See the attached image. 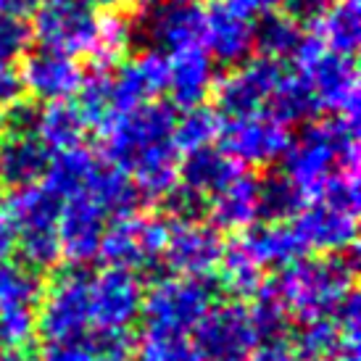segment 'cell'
I'll use <instances>...</instances> for the list:
<instances>
[{
    "instance_id": "ac0fdd59",
    "label": "cell",
    "mask_w": 361,
    "mask_h": 361,
    "mask_svg": "<svg viewBox=\"0 0 361 361\" xmlns=\"http://www.w3.org/2000/svg\"><path fill=\"white\" fill-rule=\"evenodd\" d=\"M82 66L74 56L37 48L21 59V85L35 101L40 103H61L77 95L82 82Z\"/></svg>"
},
{
    "instance_id": "ab89813d",
    "label": "cell",
    "mask_w": 361,
    "mask_h": 361,
    "mask_svg": "<svg viewBox=\"0 0 361 361\" xmlns=\"http://www.w3.org/2000/svg\"><path fill=\"white\" fill-rule=\"evenodd\" d=\"M264 282V271L253 264L245 253L238 248V243H230L224 248V256H221L219 264V288L230 293V295H238V298H248L261 288Z\"/></svg>"
},
{
    "instance_id": "db71d44e",
    "label": "cell",
    "mask_w": 361,
    "mask_h": 361,
    "mask_svg": "<svg viewBox=\"0 0 361 361\" xmlns=\"http://www.w3.org/2000/svg\"><path fill=\"white\" fill-rule=\"evenodd\" d=\"M0 132H3V111H0Z\"/></svg>"
},
{
    "instance_id": "b9f144b4",
    "label": "cell",
    "mask_w": 361,
    "mask_h": 361,
    "mask_svg": "<svg viewBox=\"0 0 361 361\" xmlns=\"http://www.w3.org/2000/svg\"><path fill=\"white\" fill-rule=\"evenodd\" d=\"M161 206H164V219L171 221V224H185V221H203L206 214H209V201L198 195L195 190L185 188V185H174L164 198H161Z\"/></svg>"
},
{
    "instance_id": "5b68a950",
    "label": "cell",
    "mask_w": 361,
    "mask_h": 361,
    "mask_svg": "<svg viewBox=\"0 0 361 361\" xmlns=\"http://www.w3.org/2000/svg\"><path fill=\"white\" fill-rule=\"evenodd\" d=\"M219 285L211 277L164 274L142 293V327L190 335L201 317L216 303Z\"/></svg>"
},
{
    "instance_id": "816d5d0a",
    "label": "cell",
    "mask_w": 361,
    "mask_h": 361,
    "mask_svg": "<svg viewBox=\"0 0 361 361\" xmlns=\"http://www.w3.org/2000/svg\"><path fill=\"white\" fill-rule=\"evenodd\" d=\"M103 361H130L127 356H109V359H103Z\"/></svg>"
},
{
    "instance_id": "e0dca14e",
    "label": "cell",
    "mask_w": 361,
    "mask_h": 361,
    "mask_svg": "<svg viewBox=\"0 0 361 361\" xmlns=\"http://www.w3.org/2000/svg\"><path fill=\"white\" fill-rule=\"evenodd\" d=\"M109 224L111 219L87 195H71L69 201L61 203L59 214L61 259H66L71 267H87L98 259L103 232Z\"/></svg>"
},
{
    "instance_id": "7402d4cb",
    "label": "cell",
    "mask_w": 361,
    "mask_h": 361,
    "mask_svg": "<svg viewBox=\"0 0 361 361\" xmlns=\"http://www.w3.org/2000/svg\"><path fill=\"white\" fill-rule=\"evenodd\" d=\"M166 59H169L166 92L171 98V106L185 111L206 103L216 85V66H214V59L203 51V45L166 56Z\"/></svg>"
},
{
    "instance_id": "bcb514c9",
    "label": "cell",
    "mask_w": 361,
    "mask_h": 361,
    "mask_svg": "<svg viewBox=\"0 0 361 361\" xmlns=\"http://www.w3.org/2000/svg\"><path fill=\"white\" fill-rule=\"evenodd\" d=\"M243 11H248L253 19H261V16H269L282 6V0H235Z\"/></svg>"
},
{
    "instance_id": "d4e9b609",
    "label": "cell",
    "mask_w": 361,
    "mask_h": 361,
    "mask_svg": "<svg viewBox=\"0 0 361 361\" xmlns=\"http://www.w3.org/2000/svg\"><path fill=\"white\" fill-rule=\"evenodd\" d=\"M240 171V164L232 161L219 145H206V148L185 153V159H180L177 182L195 190L198 195H203L209 201L221 188H227Z\"/></svg>"
},
{
    "instance_id": "f1b7e54d",
    "label": "cell",
    "mask_w": 361,
    "mask_h": 361,
    "mask_svg": "<svg viewBox=\"0 0 361 361\" xmlns=\"http://www.w3.org/2000/svg\"><path fill=\"white\" fill-rule=\"evenodd\" d=\"M90 124L85 121L80 109L69 101L61 103H42L40 116H37V137H40L53 153L80 148L87 137Z\"/></svg>"
},
{
    "instance_id": "c3c4849f",
    "label": "cell",
    "mask_w": 361,
    "mask_h": 361,
    "mask_svg": "<svg viewBox=\"0 0 361 361\" xmlns=\"http://www.w3.org/2000/svg\"><path fill=\"white\" fill-rule=\"evenodd\" d=\"M40 0H8V11H13V13H27V11H35V6H37Z\"/></svg>"
},
{
    "instance_id": "d590c367",
    "label": "cell",
    "mask_w": 361,
    "mask_h": 361,
    "mask_svg": "<svg viewBox=\"0 0 361 361\" xmlns=\"http://www.w3.org/2000/svg\"><path fill=\"white\" fill-rule=\"evenodd\" d=\"M77 109L85 116L87 124L101 127L103 121L114 116V82H111V66H92L82 74V82L77 87Z\"/></svg>"
},
{
    "instance_id": "e575fe53",
    "label": "cell",
    "mask_w": 361,
    "mask_h": 361,
    "mask_svg": "<svg viewBox=\"0 0 361 361\" xmlns=\"http://www.w3.org/2000/svg\"><path fill=\"white\" fill-rule=\"evenodd\" d=\"M306 206V195L285 171L259 180V221H293Z\"/></svg>"
},
{
    "instance_id": "8d00e7d4",
    "label": "cell",
    "mask_w": 361,
    "mask_h": 361,
    "mask_svg": "<svg viewBox=\"0 0 361 361\" xmlns=\"http://www.w3.org/2000/svg\"><path fill=\"white\" fill-rule=\"evenodd\" d=\"M219 132V114L214 109H209L206 103L185 109L182 114H177L174 121V145L180 153H190L206 145H214Z\"/></svg>"
},
{
    "instance_id": "f35d334b",
    "label": "cell",
    "mask_w": 361,
    "mask_h": 361,
    "mask_svg": "<svg viewBox=\"0 0 361 361\" xmlns=\"http://www.w3.org/2000/svg\"><path fill=\"white\" fill-rule=\"evenodd\" d=\"M135 353H137V361H198L190 335L153 330V327L140 330Z\"/></svg>"
},
{
    "instance_id": "3957f363",
    "label": "cell",
    "mask_w": 361,
    "mask_h": 361,
    "mask_svg": "<svg viewBox=\"0 0 361 361\" xmlns=\"http://www.w3.org/2000/svg\"><path fill=\"white\" fill-rule=\"evenodd\" d=\"M359 274L356 245L341 253H327L324 259L295 261L280 269L277 277H269L274 293L280 295L293 319H317L338 311L348 293H353V280Z\"/></svg>"
},
{
    "instance_id": "cb8c5ba5",
    "label": "cell",
    "mask_w": 361,
    "mask_h": 361,
    "mask_svg": "<svg viewBox=\"0 0 361 361\" xmlns=\"http://www.w3.org/2000/svg\"><path fill=\"white\" fill-rule=\"evenodd\" d=\"M80 192L87 195L111 221L135 216L142 203H145L137 185L124 171L114 169L106 161L95 164V169H92V174L87 177V182H85V188Z\"/></svg>"
},
{
    "instance_id": "484cf974",
    "label": "cell",
    "mask_w": 361,
    "mask_h": 361,
    "mask_svg": "<svg viewBox=\"0 0 361 361\" xmlns=\"http://www.w3.org/2000/svg\"><path fill=\"white\" fill-rule=\"evenodd\" d=\"M209 216L216 230L243 232L259 221V177L240 171L235 180L209 198Z\"/></svg>"
},
{
    "instance_id": "d6986e66",
    "label": "cell",
    "mask_w": 361,
    "mask_h": 361,
    "mask_svg": "<svg viewBox=\"0 0 361 361\" xmlns=\"http://www.w3.org/2000/svg\"><path fill=\"white\" fill-rule=\"evenodd\" d=\"M293 227L301 235L309 253H341L356 243V214L322 198H306V206L293 219Z\"/></svg>"
},
{
    "instance_id": "11a10c76",
    "label": "cell",
    "mask_w": 361,
    "mask_h": 361,
    "mask_svg": "<svg viewBox=\"0 0 361 361\" xmlns=\"http://www.w3.org/2000/svg\"><path fill=\"white\" fill-rule=\"evenodd\" d=\"M140 3H151V0H140Z\"/></svg>"
},
{
    "instance_id": "f5cc1de1",
    "label": "cell",
    "mask_w": 361,
    "mask_h": 361,
    "mask_svg": "<svg viewBox=\"0 0 361 361\" xmlns=\"http://www.w3.org/2000/svg\"><path fill=\"white\" fill-rule=\"evenodd\" d=\"M0 11H8V0H0Z\"/></svg>"
},
{
    "instance_id": "603a6c76",
    "label": "cell",
    "mask_w": 361,
    "mask_h": 361,
    "mask_svg": "<svg viewBox=\"0 0 361 361\" xmlns=\"http://www.w3.org/2000/svg\"><path fill=\"white\" fill-rule=\"evenodd\" d=\"M53 151L37 135H8L0 137V185L6 190H19L42 182Z\"/></svg>"
},
{
    "instance_id": "7bdbcfd3",
    "label": "cell",
    "mask_w": 361,
    "mask_h": 361,
    "mask_svg": "<svg viewBox=\"0 0 361 361\" xmlns=\"http://www.w3.org/2000/svg\"><path fill=\"white\" fill-rule=\"evenodd\" d=\"M37 335V314H0V353L27 351Z\"/></svg>"
},
{
    "instance_id": "2e32d148",
    "label": "cell",
    "mask_w": 361,
    "mask_h": 361,
    "mask_svg": "<svg viewBox=\"0 0 361 361\" xmlns=\"http://www.w3.org/2000/svg\"><path fill=\"white\" fill-rule=\"evenodd\" d=\"M256 24L259 19H253L235 0H211L209 8H203V51L219 63L238 66L251 59Z\"/></svg>"
},
{
    "instance_id": "5bb4252c",
    "label": "cell",
    "mask_w": 361,
    "mask_h": 361,
    "mask_svg": "<svg viewBox=\"0 0 361 361\" xmlns=\"http://www.w3.org/2000/svg\"><path fill=\"white\" fill-rule=\"evenodd\" d=\"M285 74H288V69L280 61L264 59V56L243 61L227 77H221L214 85V92H211L214 95V111L221 119L264 111L274 87L280 85Z\"/></svg>"
},
{
    "instance_id": "83f0119b",
    "label": "cell",
    "mask_w": 361,
    "mask_h": 361,
    "mask_svg": "<svg viewBox=\"0 0 361 361\" xmlns=\"http://www.w3.org/2000/svg\"><path fill=\"white\" fill-rule=\"evenodd\" d=\"M42 295V271L24 261H0V314H37Z\"/></svg>"
},
{
    "instance_id": "7dc6e473",
    "label": "cell",
    "mask_w": 361,
    "mask_h": 361,
    "mask_svg": "<svg viewBox=\"0 0 361 361\" xmlns=\"http://www.w3.org/2000/svg\"><path fill=\"white\" fill-rule=\"evenodd\" d=\"M13 251H16V235H13L8 219L0 214V261H8Z\"/></svg>"
},
{
    "instance_id": "4dcf8cb0",
    "label": "cell",
    "mask_w": 361,
    "mask_h": 361,
    "mask_svg": "<svg viewBox=\"0 0 361 361\" xmlns=\"http://www.w3.org/2000/svg\"><path fill=\"white\" fill-rule=\"evenodd\" d=\"M95 153H90L87 148H69V151H59L53 153L51 164H48V171L42 177V185L59 198L61 203L69 201L71 195L85 188L87 177L95 169Z\"/></svg>"
},
{
    "instance_id": "7a4b0ae2",
    "label": "cell",
    "mask_w": 361,
    "mask_h": 361,
    "mask_svg": "<svg viewBox=\"0 0 361 361\" xmlns=\"http://www.w3.org/2000/svg\"><path fill=\"white\" fill-rule=\"evenodd\" d=\"M285 174L309 198L335 174L359 169V116H330L309 121L282 153Z\"/></svg>"
},
{
    "instance_id": "681fc988",
    "label": "cell",
    "mask_w": 361,
    "mask_h": 361,
    "mask_svg": "<svg viewBox=\"0 0 361 361\" xmlns=\"http://www.w3.org/2000/svg\"><path fill=\"white\" fill-rule=\"evenodd\" d=\"M0 361H37V359H32L27 351H19V353H0Z\"/></svg>"
},
{
    "instance_id": "7c38bea8",
    "label": "cell",
    "mask_w": 361,
    "mask_h": 361,
    "mask_svg": "<svg viewBox=\"0 0 361 361\" xmlns=\"http://www.w3.org/2000/svg\"><path fill=\"white\" fill-rule=\"evenodd\" d=\"M219 148L240 166H269L288 148L290 132L277 119H271L267 111L245 114V116H219V132H216Z\"/></svg>"
},
{
    "instance_id": "ffe728a7",
    "label": "cell",
    "mask_w": 361,
    "mask_h": 361,
    "mask_svg": "<svg viewBox=\"0 0 361 361\" xmlns=\"http://www.w3.org/2000/svg\"><path fill=\"white\" fill-rule=\"evenodd\" d=\"M166 77H169V59L161 53L145 51L140 59L119 61L116 69H111L114 114L156 101L161 92H166Z\"/></svg>"
},
{
    "instance_id": "d6a6232c",
    "label": "cell",
    "mask_w": 361,
    "mask_h": 361,
    "mask_svg": "<svg viewBox=\"0 0 361 361\" xmlns=\"http://www.w3.org/2000/svg\"><path fill=\"white\" fill-rule=\"evenodd\" d=\"M306 37H309L306 30L293 24L285 13H269V16H261L259 24H256L253 48H259L264 59L285 63V61H295Z\"/></svg>"
},
{
    "instance_id": "ee69618b",
    "label": "cell",
    "mask_w": 361,
    "mask_h": 361,
    "mask_svg": "<svg viewBox=\"0 0 361 361\" xmlns=\"http://www.w3.org/2000/svg\"><path fill=\"white\" fill-rule=\"evenodd\" d=\"M332 6V0H282V13L298 24L301 30L309 27H319V21L324 19L327 8Z\"/></svg>"
},
{
    "instance_id": "f6af8a7d",
    "label": "cell",
    "mask_w": 361,
    "mask_h": 361,
    "mask_svg": "<svg viewBox=\"0 0 361 361\" xmlns=\"http://www.w3.org/2000/svg\"><path fill=\"white\" fill-rule=\"evenodd\" d=\"M21 95H24V85H21L19 71L8 63H0V111L19 103Z\"/></svg>"
},
{
    "instance_id": "4fadbf2b",
    "label": "cell",
    "mask_w": 361,
    "mask_h": 361,
    "mask_svg": "<svg viewBox=\"0 0 361 361\" xmlns=\"http://www.w3.org/2000/svg\"><path fill=\"white\" fill-rule=\"evenodd\" d=\"M142 282L137 274L124 269L95 271L90 280L92 330L116 338H130V330L140 319Z\"/></svg>"
},
{
    "instance_id": "836d02e7",
    "label": "cell",
    "mask_w": 361,
    "mask_h": 361,
    "mask_svg": "<svg viewBox=\"0 0 361 361\" xmlns=\"http://www.w3.org/2000/svg\"><path fill=\"white\" fill-rule=\"evenodd\" d=\"M317 30H319L317 37L327 51L353 59L361 42V16L356 0H341L330 6Z\"/></svg>"
},
{
    "instance_id": "6da1fadb",
    "label": "cell",
    "mask_w": 361,
    "mask_h": 361,
    "mask_svg": "<svg viewBox=\"0 0 361 361\" xmlns=\"http://www.w3.org/2000/svg\"><path fill=\"white\" fill-rule=\"evenodd\" d=\"M177 109L166 101H148L114 114L101 127L106 164L124 171L145 201H161L177 185L180 151L174 145Z\"/></svg>"
},
{
    "instance_id": "52a82bcc",
    "label": "cell",
    "mask_w": 361,
    "mask_h": 361,
    "mask_svg": "<svg viewBox=\"0 0 361 361\" xmlns=\"http://www.w3.org/2000/svg\"><path fill=\"white\" fill-rule=\"evenodd\" d=\"M293 63L314 92L319 111H330L332 116H359V74L353 59L327 51L319 37H306Z\"/></svg>"
},
{
    "instance_id": "30bf717a",
    "label": "cell",
    "mask_w": 361,
    "mask_h": 361,
    "mask_svg": "<svg viewBox=\"0 0 361 361\" xmlns=\"http://www.w3.org/2000/svg\"><path fill=\"white\" fill-rule=\"evenodd\" d=\"M90 280L92 271L85 267H71L56 274L51 288H45L37 309V335L42 341L69 338L92 330Z\"/></svg>"
},
{
    "instance_id": "9a60e30c",
    "label": "cell",
    "mask_w": 361,
    "mask_h": 361,
    "mask_svg": "<svg viewBox=\"0 0 361 361\" xmlns=\"http://www.w3.org/2000/svg\"><path fill=\"white\" fill-rule=\"evenodd\" d=\"M227 243L221 230L206 221H185L171 224L164 245V269L177 277H211L219 269Z\"/></svg>"
},
{
    "instance_id": "4316f807",
    "label": "cell",
    "mask_w": 361,
    "mask_h": 361,
    "mask_svg": "<svg viewBox=\"0 0 361 361\" xmlns=\"http://www.w3.org/2000/svg\"><path fill=\"white\" fill-rule=\"evenodd\" d=\"M109 356H130V338L87 330L69 338L42 341L37 361H103Z\"/></svg>"
},
{
    "instance_id": "f546056e",
    "label": "cell",
    "mask_w": 361,
    "mask_h": 361,
    "mask_svg": "<svg viewBox=\"0 0 361 361\" xmlns=\"http://www.w3.org/2000/svg\"><path fill=\"white\" fill-rule=\"evenodd\" d=\"M264 111L271 119L280 121L282 127H303V124L314 121V116L319 114V103H317L314 92L309 90V85L303 82L301 74L288 71L280 80V85L274 87Z\"/></svg>"
},
{
    "instance_id": "8992f818",
    "label": "cell",
    "mask_w": 361,
    "mask_h": 361,
    "mask_svg": "<svg viewBox=\"0 0 361 361\" xmlns=\"http://www.w3.org/2000/svg\"><path fill=\"white\" fill-rule=\"evenodd\" d=\"M169 235V221L164 216H127V219L111 221L103 232L98 259L106 261L111 269H124L132 274H148L164 277V245Z\"/></svg>"
},
{
    "instance_id": "60d3db41",
    "label": "cell",
    "mask_w": 361,
    "mask_h": 361,
    "mask_svg": "<svg viewBox=\"0 0 361 361\" xmlns=\"http://www.w3.org/2000/svg\"><path fill=\"white\" fill-rule=\"evenodd\" d=\"M32 48V27L21 13L0 11V63L13 66Z\"/></svg>"
},
{
    "instance_id": "8fae6325",
    "label": "cell",
    "mask_w": 361,
    "mask_h": 361,
    "mask_svg": "<svg viewBox=\"0 0 361 361\" xmlns=\"http://www.w3.org/2000/svg\"><path fill=\"white\" fill-rule=\"evenodd\" d=\"M198 361H240L256 345L248 306L238 301L214 303L190 332Z\"/></svg>"
},
{
    "instance_id": "1f68e13d",
    "label": "cell",
    "mask_w": 361,
    "mask_h": 361,
    "mask_svg": "<svg viewBox=\"0 0 361 361\" xmlns=\"http://www.w3.org/2000/svg\"><path fill=\"white\" fill-rule=\"evenodd\" d=\"M345 341L341 327L330 317H317V319H303L293 330V351L295 361H335V356L343 351Z\"/></svg>"
},
{
    "instance_id": "9c48e42d",
    "label": "cell",
    "mask_w": 361,
    "mask_h": 361,
    "mask_svg": "<svg viewBox=\"0 0 361 361\" xmlns=\"http://www.w3.org/2000/svg\"><path fill=\"white\" fill-rule=\"evenodd\" d=\"M98 21L101 13L90 0H40L30 24L32 40L74 59L87 56L95 45Z\"/></svg>"
},
{
    "instance_id": "9f6ffc18",
    "label": "cell",
    "mask_w": 361,
    "mask_h": 361,
    "mask_svg": "<svg viewBox=\"0 0 361 361\" xmlns=\"http://www.w3.org/2000/svg\"><path fill=\"white\" fill-rule=\"evenodd\" d=\"M240 361H248V359H240Z\"/></svg>"
},
{
    "instance_id": "277c9868",
    "label": "cell",
    "mask_w": 361,
    "mask_h": 361,
    "mask_svg": "<svg viewBox=\"0 0 361 361\" xmlns=\"http://www.w3.org/2000/svg\"><path fill=\"white\" fill-rule=\"evenodd\" d=\"M0 214L8 219L16 235V251L27 267L45 271L61 261L59 214L61 201L42 182L8 190Z\"/></svg>"
},
{
    "instance_id": "44dd1931",
    "label": "cell",
    "mask_w": 361,
    "mask_h": 361,
    "mask_svg": "<svg viewBox=\"0 0 361 361\" xmlns=\"http://www.w3.org/2000/svg\"><path fill=\"white\" fill-rule=\"evenodd\" d=\"M235 243L261 271L285 269L309 256L293 221H256L245 227Z\"/></svg>"
},
{
    "instance_id": "ba28073f",
    "label": "cell",
    "mask_w": 361,
    "mask_h": 361,
    "mask_svg": "<svg viewBox=\"0 0 361 361\" xmlns=\"http://www.w3.org/2000/svg\"><path fill=\"white\" fill-rule=\"evenodd\" d=\"M135 42L145 51L174 56L203 45V6L198 0H151L132 19Z\"/></svg>"
},
{
    "instance_id": "f907efd6",
    "label": "cell",
    "mask_w": 361,
    "mask_h": 361,
    "mask_svg": "<svg viewBox=\"0 0 361 361\" xmlns=\"http://www.w3.org/2000/svg\"><path fill=\"white\" fill-rule=\"evenodd\" d=\"M95 6H111V3H116V0H90Z\"/></svg>"
},
{
    "instance_id": "74e56055",
    "label": "cell",
    "mask_w": 361,
    "mask_h": 361,
    "mask_svg": "<svg viewBox=\"0 0 361 361\" xmlns=\"http://www.w3.org/2000/svg\"><path fill=\"white\" fill-rule=\"evenodd\" d=\"M132 45H135L132 19H127L124 13H106L98 21V35L90 56L98 66H114L130 53Z\"/></svg>"
}]
</instances>
